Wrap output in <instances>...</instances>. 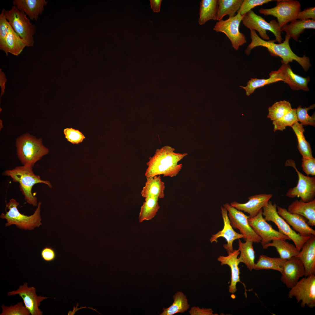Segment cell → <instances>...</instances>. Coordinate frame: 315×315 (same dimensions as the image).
Instances as JSON below:
<instances>
[{"mask_svg":"<svg viewBox=\"0 0 315 315\" xmlns=\"http://www.w3.org/2000/svg\"><path fill=\"white\" fill-rule=\"evenodd\" d=\"M218 8V0H201L200 3L199 24L203 25L209 20H217Z\"/></svg>","mask_w":315,"mask_h":315,"instance_id":"29","label":"cell"},{"mask_svg":"<svg viewBox=\"0 0 315 315\" xmlns=\"http://www.w3.org/2000/svg\"><path fill=\"white\" fill-rule=\"evenodd\" d=\"M315 104L310 105L307 108H302L299 106L296 109V113L298 121H300L302 125H315V114L314 113L312 116L309 115L308 111L310 109H314Z\"/></svg>","mask_w":315,"mask_h":315,"instance_id":"39","label":"cell"},{"mask_svg":"<svg viewBox=\"0 0 315 315\" xmlns=\"http://www.w3.org/2000/svg\"><path fill=\"white\" fill-rule=\"evenodd\" d=\"M297 119L296 109H292L289 112L281 118L274 121V132L279 130L283 131L287 126H291L296 122Z\"/></svg>","mask_w":315,"mask_h":315,"instance_id":"38","label":"cell"},{"mask_svg":"<svg viewBox=\"0 0 315 315\" xmlns=\"http://www.w3.org/2000/svg\"><path fill=\"white\" fill-rule=\"evenodd\" d=\"M242 21L244 25L250 30L258 32L263 40H270V38L266 32V31L268 30L274 35L278 43H282L281 28L276 20H272L268 22L251 10L244 15Z\"/></svg>","mask_w":315,"mask_h":315,"instance_id":"7","label":"cell"},{"mask_svg":"<svg viewBox=\"0 0 315 315\" xmlns=\"http://www.w3.org/2000/svg\"><path fill=\"white\" fill-rule=\"evenodd\" d=\"M253 243L246 239L244 243L240 239L238 241V249L240 254L238 258L240 262L244 263L250 271L253 269L255 264V252L253 246Z\"/></svg>","mask_w":315,"mask_h":315,"instance_id":"30","label":"cell"},{"mask_svg":"<svg viewBox=\"0 0 315 315\" xmlns=\"http://www.w3.org/2000/svg\"><path fill=\"white\" fill-rule=\"evenodd\" d=\"M272 197L271 194H260L249 197V200L246 203H240L234 201L230 204L237 209L248 213L249 218H251L256 216L267 205Z\"/></svg>","mask_w":315,"mask_h":315,"instance_id":"19","label":"cell"},{"mask_svg":"<svg viewBox=\"0 0 315 315\" xmlns=\"http://www.w3.org/2000/svg\"><path fill=\"white\" fill-rule=\"evenodd\" d=\"M41 204V202H39L34 214L28 216L19 212L18 208L19 203L15 200L12 198L6 203L8 211L6 210L5 214L2 213L0 217L6 220V227L15 225L21 229L32 230L42 225L40 215Z\"/></svg>","mask_w":315,"mask_h":315,"instance_id":"4","label":"cell"},{"mask_svg":"<svg viewBox=\"0 0 315 315\" xmlns=\"http://www.w3.org/2000/svg\"><path fill=\"white\" fill-rule=\"evenodd\" d=\"M276 6L270 8H262L258 11L265 15H272L276 17L281 28L294 20H297L298 13L301 11V5L297 0H276Z\"/></svg>","mask_w":315,"mask_h":315,"instance_id":"9","label":"cell"},{"mask_svg":"<svg viewBox=\"0 0 315 315\" xmlns=\"http://www.w3.org/2000/svg\"><path fill=\"white\" fill-rule=\"evenodd\" d=\"M31 47L26 40L21 38L10 26L9 33L7 35L3 46L0 50L5 52L6 55L10 53L18 56L21 53L26 47Z\"/></svg>","mask_w":315,"mask_h":315,"instance_id":"25","label":"cell"},{"mask_svg":"<svg viewBox=\"0 0 315 315\" xmlns=\"http://www.w3.org/2000/svg\"><path fill=\"white\" fill-rule=\"evenodd\" d=\"M243 16L237 13L235 16L229 17L226 20L218 21L213 28L216 32L224 33L230 41L232 47L236 50L247 42L245 36L239 30Z\"/></svg>","mask_w":315,"mask_h":315,"instance_id":"11","label":"cell"},{"mask_svg":"<svg viewBox=\"0 0 315 315\" xmlns=\"http://www.w3.org/2000/svg\"><path fill=\"white\" fill-rule=\"evenodd\" d=\"M239 254L240 251L238 249L234 250L233 252L228 254V256H220L217 258L218 261L220 262L221 265H227L230 268L231 281L229 286V291L232 294H234L237 291V283L240 281V271L238 266L240 262L238 258Z\"/></svg>","mask_w":315,"mask_h":315,"instance_id":"22","label":"cell"},{"mask_svg":"<svg viewBox=\"0 0 315 315\" xmlns=\"http://www.w3.org/2000/svg\"><path fill=\"white\" fill-rule=\"evenodd\" d=\"M270 77L267 79H258L252 78L247 83L246 87L239 86L245 90L246 95L249 96L257 88L266 85L279 81H282L279 72L278 70L272 71L269 74Z\"/></svg>","mask_w":315,"mask_h":315,"instance_id":"33","label":"cell"},{"mask_svg":"<svg viewBox=\"0 0 315 315\" xmlns=\"http://www.w3.org/2000/svg\"><path fill=\"white\" fill-rule=\"evenodd\" d=\"M272 0H244L237 13L244 15L254 7L268 3Z\"/></svg>","mask_w":315,"mask_h":315,"instance_id":"41","label":"cell"},{"mask_svg":"<svg viewBox=\"0 0 315 315\" xmlns=\"http://www.w3.org/2000/svg\"><path fill=\"white\" fill-rule=\"evenodd\" d=\"M287 210L291 213L298 214L305 218L310 226L315 225V199L308 202L301 199L296 200L289 205Z\"/></svg>","mask_w":315,"mask_h":315,"instance_id":"23","label":"cell"},{"mask_svg":"<svg viewBox=\"0 0 315 315\" xmlns=\"http://www.w3.org/2000/svg\"><path fill=\"white\" fill-rule=\"evenodd\" d=\"M276 209L278 214L300 235L304 236L315 235V230L308 224L305 218L298 214L291 213L285 208L279 206H277Z\"/></svg>","mask_w":315,"mask_h":315,"instance_id":"18","label":"cell"},{"mask_svg":"<svg viewBox=\"0 0 315 315\" xmlns=\"http://www.w3.org/2000/svg\"><path fill=\"white\" fill-rule=\"evenodd\" d=\"M297 19L307 20L311 19L315 20V8L309 7L300 11L298 13Z\"/></svg>","mask_w":315,"mask_h":315,"instance_id":"45","label":"cell"},{"mask_svg":"<svg viewBox=\"0 0 315 315\" xmlns=\"http://www.w3.org/2000/svg\"><path fill=\"white\" fill-rule=\"evenodd\" d=\"M281 280L288 288L294 286L299 279L305 276V271L301 261L298 256L286 260L284 264Z\"/></svg>","mask_w":315,"mask_h":315,"instance_id":"16","label":"cell"},{"mask_svg":"<svg viewBox=\"0 0 315 315\" xmlns=\"http://www.w3.org/2000/svg\"><path fill=\"white\" fill-rule=\"evenodd\" d=\"M261 209L254 217L248 218L249 223L255 232L261 239L262 248L273 240L284 239L290 240L287 236L274 229L264 219Z\"/></svg>","mask_w":315,"mask_h":315,"instance_id":"14","label":"cell"},{"mask_svg":"<svg viewBox=\"0 0 315 315\" xmlns=\"http://www.w3.org/2000/svg\"><path fill=\"white\" fill-rule=\"evenodd\" d=\"M65 137L67 140L73 144L82 142L85 138L83 134L79 130L72 128H66L64 130Z\"/></svg>","mask_w":315,"mask_h":315,"instance_id":"42","label":"cell"},{"mask_svg":"<svg viewBox=\"0 0 315 315\" xmlns=\"http://www.w3.org/2000/svg\"><path fill=\"white\" fill-rule=\"evenodd\" d=\"M41 255L43 260L47 262L53 261L56 256L55 250L52 248L49 247L43 248L41 251Z\"/></svg>","mask_w":315,"mask_h":315,"instance_id":"46","label":"cell"},{"mask_svg":"<svg viewBox=\"0 0 315 315\" xmlns=\"http://www.w3.org/2000/svg\"><path fill=\"white\" fill-rule=\"evenodd\" d=\"M18 295L22 299L24 305L32 315H42L43 312L38 308L41 302L48 298L38 296L36 289L33 286L28 287L27 283L20 286L16 290L8 293V296Z\"/></svg>","mask_w":315,"mask_h":315,"instance_id":"15","label":"cell"},{"mask_svg":"<svg viewBox=\"0 0 315 315\" xmlns=\"http://www.w3.org/2000/svg\"><path fill=\"white\" fill-rule=\"evenodd\" d=\"M301 167L307 176L315 175V159L311 158H302Z\"/></svg>","mask_w":315,"mask_h":315,"instance_id":"44","label":"cell"},{"mask_svg":"<svg viewBox=\"0 0 315 315\" xmlns=\"http://www.w3.org/2000/svg\"><path fill=\"white\" fill-rule=\"evenodd\" d=\"M23 304V302H20L10 306H5L3 304L1 306L2 312L0 315H30L29 311Z\"/></svg>","mask_w":315,"mask_h":315,"instance_id":"40","label":"cell"},{"mask_svg":"<svg viewBox=\"0 0 315 315\" xmlns=\"http://www.w3.org/2000/svg\"><path fill=\"white\" fill-rule=\"evenodd\" d=\"M7 81L5 74L2 71L1 69H0V86L1 89L0 98L4 94L5 88V84Z\"/></svg>","mask_w":315,"mask_h":315,"instance_id":"48","label":"cell"},{"mask_svg":"<svg viewBox=\"0 0 315 315\" xmlns=\"http://www.w3.org/2000/svg\"><path fill=\"white\" fill-rule=\"evenodd\" d=\"M48 2L45 0H14L13 6L23 12L30 19L37 21L46 5Z\"/></svg>","mask_w":315,"mask_h":315,"instance_id":"24","label":"cell"},{"mask_svg":"<svg viewBox=\"0 0 315 315\" xmlns=\"http://www.w3.org/2000/svg\"><path fill=\"white\" fill-rule=\"evenodd\" d=\"M286 260L280 257L272 258L261 255L259 256L257 262L255 263L253 269L256 270H272L277 271L281 274Z\"/></svg>","mask_w":315,"mask_h":315,"instance_id":"32","label":"cell"},{"mask_svg":"<svg viewBox=\"0 0 315 315\" xmlns=\"http://www.w3.org/2000/svg\"><path fill=\"white\" fill-rule=\"evenodd\" d=\"M285 165L293 167L296 172L298 177L297 186L290 188L285 195L292 198L300 197L305 202H310L315 199V177L305 176L301 173L297 169L295 162L292 160L286 161Z\"/></svg>","mask_w":315,"mask_h":315,"instance_id":"10","label":"cell"},{"mask_svg":"<svg viewBox=\"0 0 315 315\" xmlns=\"http://www.w3.org/2000/svg\"><path fill=\"white\" fill-rule=\"evenodd\" d=\"M291 127L297 136L298 142L297 147L302 158L313 157L310 145L306 140L304 135L305 130L303 125L297 121Z\"/></svg>","mask_w":315,"mask_h":315,"instance_id":"34","label":"cell"},{"mask_svg":"<svg viewBox=\"0 0 315 315\" xmlns=\"http://www.w3.org/2000/svg\"><path fill=\"white\" fill-rule=\"evenodd\" d=\"M189 312L191 315H218V314H214L213 311L211 309L203 308L200 309L198 307H193Z\"/></svg>","mask_w":315,"mask_h":315,"instance_id":"47","label":"cell"},{"mask_svg":"<svg viewBox=\"0 0 315 315\" xmlns=\"http://www.w3.org/2000/svg\"><path fill=\"white\" fill-rule=\"evenodd\" d=\"M6 19L15 31L22 38L26 40L31 47L34 43L33 36L36 31V26L23 12L15 6L10 10H2Z\"/></svg>","mask_w":315,"mask_h":315,"instance_id":"8","label":"cell"},{"mask_svg":"<svg viewBox=\"0 0 315 315\" xmlns=\"http://www.w3.org/2000/svg\"><path fill=\"white\" fill-rule=\"evenodd\" d=\"M174 150L169 146L157 150L147 164L148 167L145 174L146 177L160 175H163L164 177L175 176L182 167V164H178V162L187 154L176 153L174 152Z\"/></svg>","mask_w":315,"mask_h":315,"instance_id":"2","label":"cell"},{"mask_svg":"<svg viewBox=\"0 0 315 315\" xmlns=\"http://www.w3.org/2000/svg\"><path fill=\"white\" fill-rule=\"evenodd\" d=\"M250 30L251 41L245 51L247 55H249L253 49L261 46L266 48L272 56L281 57L282 64H288L295 60L302 66L305 71H307L311 66L309 57L305 55L302 57H299L292 51L289 43L290 38L289 36L286 34L283 42L276 44L275 43L276 41L275 39L265 41L260 37L255 30Z\"/></svg>","mask_w":315,"mask_h":315,"instance_id":"1","label":"cell"},{"mask_svg":"<svg viewBox=\"0 0 315 315\" xmlns=\"http://www.w3.org/2000/svg\"><path fill=\"white\" fill-rule=\"evenodd\" d=\"M271 246L274 247L279 254L280 257L284 260H288L294 256H298L300 252L295 245L284 239L273 240L272 242L267 244L263 249H267Z\"/></svg>","mask_w":315,"mask_h":315,"instance_id":"28","label":"cell"},{"mask_svg":"<svg viewBox=\"0 0 315 315\" xmlns=\"http://www.w3.org/2000/svg\"><path fill=\"white\" fill-rule=\"evenodd\" d=\"M298 257L304 267L307 276L315 274V235H311L303 244Z\"/></svg>","mask_w":315,"mask_h":315,"instance_id":"20","label":"cell"},{"mask_svg":"<svg viewBox=\"0 0 315 315\" xmlns=\"http://www.w3.org/2000/svg\"><path fill=\"white\" fill-rule=\"evenodd\" d=\"M315 29V20L309 19L307 20H296L288 24L281 28V32L284 31L286 34L295 41H298L300 35L306 29Z\"/></svg>","mask_w":315,"mask_h":315,"instance_id":"26","label":"cell"},{"mask_svg":"<svg viewBox=\"0 0 315 315\" xmlns=\"http://www.w3.org/2000/svg\"><path fill=\"white\" fill-rule=\"evenodd\" d=\"M221 212L223 219L224 226L223 229L216 233L212 235L210 240L211 243L218 242V239L223 237L226 240V244L223 245L228 254L233 252L234 250L233 247V243L236 239L243 238L244 236L241 234L236 232L232 226L228 216V211L223 206L221 207Z\"/></svg>","mask_w":315,"mask_h":315,"instance_id":"17","label":"cell"},{"mask_svg":"<svg viewBox=\"0 0 315 315\" xmlns=\"http://www.w3.org/2000/svg\"><path fill=\"white\" fill-rule=\"evenodd\" d=\"M3 175L10 177L14 182L19 184L20 190L27 202L35 206L37 205V199L32 192L33 186L38 183H44L51 188L52 185L48 181L41 179L39 175L34 174L33 167L28 165L18 166L12 169L5 170Z\"/></svg>","mask_w":315,"mask_h":315,"instance_id":"3","label":"cell"},{"mask_svg":"<svg viewBox=\"0 0 315 315\" xmlns=\"http://www.w3.org/2000/svg\"><path fill=\"white\" fill-rule=\"evenodd\" d=\"M223 206L228 212V216L232 226L239 230L244 239L254 243H261V238L255 232L249 223V216L228 203L224 204Z\"/></svg>","mask_w":315,"mask_h":315,"instance_id":"13","label":"cell"},{"mask_svg":"<svg viewBox=\"0 0 315 315\" xmlns=\"http://www.w3.org/2000/svg\"><path fill=\"white\" fill-rule=\"evenodd\" d=\"M159 199L154 196L145 198V202L141 206L139 214L140 223L145 220H150L156 215L160 208L158 203Z\"/></svg>","mask_w":315,"mask_h":315,"instance_id":"31","label":"cell"},{"mask_svg":"<svg viewBox=\"0 0 315 315\" xmlns=\"http://www.w3.org/2000/svg\"><path fill=\"white\" fill-rule=\"evenodd\" d=\"M277 205L270 200L265 206L262 208V214L267 222L272 221L277 227L279 232L288 237L294 244L297 249L300 251L304 243L310 237L302 236L292 229L286 221L278 214Z\"/></svg>","mask_w":315,"mask_h":315,"instance_id":"6","label":"cell"},{"mask_svg":"<svg viewBox=\"0 0 315 315\" xmlns=\"http://www.w3.org/2000/svg\"><path fill=\"white\" fill-rule=\"evenodd\" d=\"M278 70L282 81L288 85L292 90L309 91L307 85L310 81L309 77L304 78L295 74L288 64H282Z\"/></svg>","mask_w":315,"mask_h":315,"instance_id":"21","label":"cell"},{"mask_svg":"<svg viewBox=\"0 0 315 315\" xmlns=\"http://www.w3.org/2000/svg\"><path fill=\"white\" fill-rule=\"evenodd\" d=\"M174 302L168 308H164L160 315H172L178 313H183L189 308L186 296L181 291H178L173 296Z\"/></svg>","mask_w":315,"mask_h":315,"instance_id":"36","label":"cell"},{"mask_svg":"<svg viewBox=\"0 0 315 315\" xmlns=\"http://www.w3.org/2000/svg\"><path fill=\"white\" fill-rule=\"evenodd\" d=\"M151 8L154 12L158 13L160 11L162 0H150Z\"/></svg>","mask_w":315,"mask_h":315,"instance_id":"49","label":"cell"},{"mask_svg":"<svg viewBox=\"0 0 315 315\" xmlns=\"http://www.w3.org/2000/svg\"><path fill=\"white\" fill-rule=\"evenodd\" d=\"M146 178L145 186L141 192V196L145 198L149 196L156 197L159 199L164 198L165 186L160 176Z\"/></svg>","mask_w":315,"mask_h":315,"instance_id":"27","label":"cell"},{"mask_svg":"<svg viewBox=\"0 0 315 315\" xmlns=\"http://www.w3.org/2000/svg\"><path fill=\"white\" fill-rule=\"evenodd\" d=\"M16 147L18 156L23 165L33 167L49 151L43 144L41 139L27 134L18 139Z\"/></svg>","mask_w":315,"mask_h":315,"instance_id":"5","label":"cell"},{"mask_svg":"<svg viewBox=\"0 0 315 315\" xmlns=\"http://www.w3.org/2000/svg\"><path fill=\"white\" fill-rule=\"evenodd\" d=\"M291 105L285 100L274 103L268 108L267 118L273 121L277 120L286 115L292 109Z\"/></svg>","mask_w":315,"mask_h":315,"instance_id":"37","label":"cell"},{"mask_svg":"<svg viewBox=\"0 0 315 315\" xmlns=\"http://www.w3.org/2000/svg\"><path fill=\"white\" fill-rule=\"evenodd\" d=\"M288 298L295 297L298 302H301L302 307H315V275L312 274L303 278L290 289Z\"/></svg>","mask_w":315,"mask_h":315,"instance_id":"12","label":"cell"},{"mask_svg":"<svg viewBox=\"0 0 315 315\" xmlns=\"http://www.w3.org/2000/svg\"><path fill=\"white\" fill-rule=\"evenodd\" d=\"M10 26L2 10L0 14V48L4 43L5 38L9 31Z\"/></svg>","mask_w":315,"mask_h":315,"instance_id":"43","label":"cell"},{"mask_svg":"<svg viewBox=\"0 0 315 315\" xmlns=\"http://www.w3.org/2000/svg\"><path fill=\"white\" fill-rule=\"evenodd\" d=\"M218 8L217 20H222L223 17L228 15L229 17L236 15L235 13L239 10L243 0H218Z\"/></svg>","mask_w":315,"mask_h":315,"instance_id":"35","label":"cell"}]
</instances>
